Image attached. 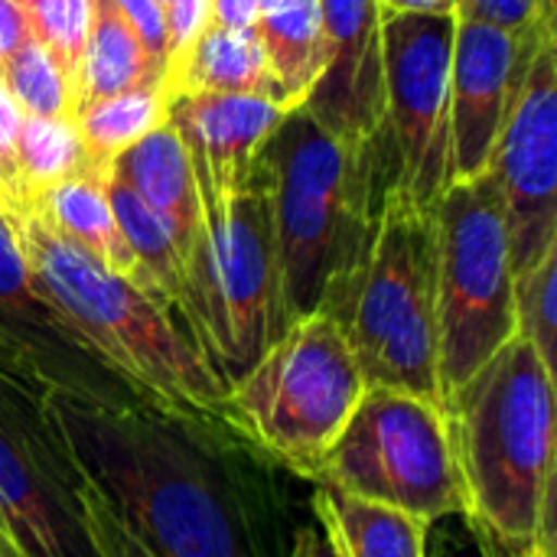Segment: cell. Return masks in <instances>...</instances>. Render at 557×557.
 I'll return each mask as SVG.
<instances>
[{
	"instance_id": "6da1fadb",
	"label": "cell",
	"mask_w": 557,
	"mask_h": 557,
	"mask_svg": "<svg viewBox=\"0 0 557 557\" xmlns=\"http://www.w3.org/2000/svg\"><path fill=\"white\" fill-rule=\"evenodd\" d=\"M85 476L150 557H287L277 467L222 418L49 395Z\"/></svg>"
},
{
	"instance_id": "7a4b0ae2",
	"label": "cell",
	"mask_w": 557,
	"mask_h": 557,
	"mask_svg": "<svg viewBox=\"0 0 557 557\" xmlns=\"http://www.w3.org/2000/svg\"><path fill=\"white\" fill-rule=\"evenodd\" d=\"M271 202L281 326L313 317L369 258L382 193L392 183L385 140H346L307 104L290 108L261 147Z\"/></svg>"
},
{
	"instance_id": "3957f363",
	"label": "cell",
	"mask_w": 557,
	"mask_h": 557,
	"mask_svg": "<svg viewBox=\"0 0 557 557\" xmlns=\"http://www.w3.org/2000/svg\"><path fill=\"white\" fill-rule=\"evenodd\" d=\"M444 411L463 519L493 557H522L555 516V369L516 333Z\"/></svg>"
},
{
	"instance_id": "277c9868",
	"label": "cell",
	"mask_w": 557,
	"mask_h": 557,
	"mask_svg": "<svg viewBox=\"0 0 557 557\" xmlns=\"http://www.w3.org/2000/svg\"><path fill=\"white\" fill-rule=\"evenodd\" d=\"M7 225L39 294L147 405L222 418L228 388L176 310L55 235L33 209Z\"/></svg>"
},
{
	"instance_id": "5b68a950",
	"label": "cell",
	"mask_w": 557,
	"mask_h": 557,
	"mask_svg": "<svg viewBox=\"0 0 557 557\" xmlns=\"http://www.w3.org/2000/svg\"><path fill=\"white\" fill-rule=\"evenodd\" d=\"M317 313L343 333L366 388H398L441 401L434 209L388 183L369 258Z\"/></svg>"
},
{
	"instance_id": "8992f818",
	"label": "cell",
	"mask_w": 557,
	"mask_h": 557,
	"mask_svg": "<svg viewBox=\"0 0 557 557\" xmlns=\"http://www.w3.org/2000/svg\"><path fill=\"white\" fill-rule=\"evenodd\" d=\"M186 258L183 323L222 385H235L284 336L271 202L258 173L248 189L199 202Z\"/></svg>"
},
{
	"instance_id": "52a82bcc",
	"label": "cell",
	"mask_w": 557,
	"mask_h": 557,
	"mask_svg": "<svg viewBox=\"0 0 557 557\" xmlns=\"http://www.w3.org/2000/svg\"><path fill=\"white\" fill-rule=\"evenodd\" d=\"M366 379L323 313L304 317L225 392L222 421L255 450L310 480L352 418Z\"/></svg>"
},
{
	"instance_id": "ba28073f",
	"label": "cell",
	"mask_w": 557,
	"mask_h": 557,
	"mask_svg": "<svg viewBox=\"0 0 557 557\" xmlns=\"http://www.w3.org/2000/svg\"><path fill=\"white\" fill-rule=\"evenodd\" d=\"M437 222V382L441 405L516 336L506 209L490 170L454 180Z\"/></svg>"
},
{
	"instance_id": "9c48e42d",
	"label": "cell",
	"mask_w": 557,
	"mask_h": 557,
	"mask_svg": "<svg viewBox=\"0 0 557 557\" xmlns=\"http://www.w3.org/2000/svg\"><path fill=\"white\" fill-rule=\"evenodd\" d=\"M307 483L401 509L428 525L463 516L444 405L398 388H366Z\"/></svg>"
},
{
	"instance_id": "30bf717a",
	"label": "cell",
	"mask_w": 557,
	"mask_h": 557,
	"mask_svg": "<svg viewBox=\"0 0 557 557\" xmlns=\"http://www.w3.org/2000/svg\"><path fill=\"white\" fill-rule=\"evenodd\" d=\"M0 529L26 557H98L85 476L49 411V392L0 366Z\"/></svg>"
},
{
	"instance_id": "8fae6325",
	"label": "cell",
	"mask_w": 557,
	"mask_h": 557,
	"mask_svg": "<svg viewBox=\"0 0 557 557\" xmlns=\"http://www.w3.org/2000/svg\"><path fill=\"white\" fill-rule=\"evenodd\" d=\"M382 20L385 121L382 140L392 160V186L434 209L450 186V59L454 13H395Z\"/></svg>"
},
{
	"instance_id": "7c38bea8",
	"label": "cell",
	"mask_w": 557,
	"mask_h": 557,
	"mask_svg": "<svg viewBox=\"0 0 557 557\" xmlns=\"http://www.w3.org/2000/svg\"><path fill=\"white\" fill-rule=\"evenodd\" d=\"M486 170L503 193L516 277L557 245V39L535 52Z\"/></svg>"
},
{
	"instance_id": "4fadbf2b",
	"label": "cell",
	"mask_w": 557,
	"mask_h": 557,
	"mask_svg": "<svg viewBox=\"0 0 557 557\" xmlns=\"http://www.w3.org/2000/svg\"><path fill=\"white\" fill-rule=\"evenodd\" d=\"M0 366L23 382L98 405H147L111 372L39 294L23 251L0 215Z\"/></svg>"
},
{
	"instance_id": "5bb4252c",
	"label": "cell",
	"mask_w": 557,
	"mask_h": 557,
	"mask_svg": "<svg viewBox=\"0 0 557 557\" xmlns=\"http://www.w3.org/2000/svg\"><path fill=\"white\" fill-rule=\"evenodd\" d=\"M552 39L529 42L493 23L457 20L454 59H450V173L454 180H467L486 170L490 153L522 88L525 72L535 52Z\"/></svg>"
},
{
	"instance_id": "9a60e30c",
	"label": "cell",
	"mask_w": 557,
	"mask_h": 557,
	"mask_svg": "<svg viewBox=\"0 0 557 557\" xmlns=\"http://www.w3.org/2000/svg\"><path fill=\"white\" fill-rule=\"evenodd\" d=\"M290 108L242 91L170 95L166 124L186 147L199 202L225 199L258 183V157Z\"/></svg>"
},
{
	"instance_id": "2e32d148",
	"label": "cell",
	"mask_w": 557,
	"mask_h": 557,
	"mask_svg": "<svg viewBox=\"0 0 557 557\" xmlns=\"http://www.w3.org/2000/svg\"><path fill=\"white\" fill-rule=\"evenodd\" d=\"M326 65L307 111L346 140H379L385 121L382 20L375 0H323Z\"/></svg>"
},
{
	"instance_id": "e0dca14e",
	"label": "cell",
	"mask_w": 557,
	"mask_h": 557,
	"mask_svg": "<svg viewBox=\"0 0 557 557\" xmlns=\"http://www.w3.org/2000/svg\"><path fill=\"white\" fill-rule=\"evenodd\" d=\"M111 170L163 219V225L173 232L183 258H189L193 242L199 235V189L196 176L186 157L183 140L170 124L153 127L147 137L131 144Z\"/></svg>"
},
{
	"instance_id": "ac0fdd59",
	"label": "cell",
	"mask_w": 557,
	"mask_h": 557,
	"mask_svg": "<svg viewBox=\"0 0 557 557\" xmlns=\"http://www.w3.org/2000/svg\"><path fill=\"white\" fill-rule=\"evenodd\" d=\"M166 91H242V95H261L271 101H281L287 108H297L287 101L281 78L274 75L264 42L255 26L248 29H225L206 23V29L196 36L189 52L170 69Z\"/></svg>"
},
{
	"instance_id": "d6986e66",
	"label": "cell",
	"mask_w": 557,
	"mask_h": 557,
	"mask_svg": "<svg viewBox=\"0 0 557 557\" xmlns=\"http://www.w3.org/2000/svg\"><path fill=\"white\" fill-rule=\"evenodd\" d=\"M108 170L111 166H91V170L46 189L26 209H33L55 235H62L65 242L88 251L95 261H101L104 268H111L114 274H121L140 287L137 261H134L131 248L124 245V235L117 228V219H114L108 193H104Z\"/></svg>"
},
{
	"instance_id": "ffe728a7",
	"label": "cell",
	"mask_w": 557,
	"mask_h": 557,
	"mask_svg": "<svg viewBox=\"0 0 557 557\" xmlns=\"http://www.w3.org/2000/svg\"><path fill=\"white\" fill-rule=\"evenodd\" d=\"M310 512L343 557H424L428 522L401 509L313 483Z\"/></svg>"
},
{
	"instance_id": "44dd1931",
	"label": "cell",
	"mask_w": 557,
	"mask_h": 557,
	"mask_svg": "<svg viewBox=\"0 0 557 557\" xmlns=\"http://www.w3.org/2000/svg\"><path fill=\"white\" fill-rule=\"evenodd\" d=\"M255 29L290 104H304L326 65L323 0H258Z\"/></svg>"
},
{
	"instance_id": "7402d4cb",
	"label": "cell",
	"mask_w": 557,
	"mask_h": 557,
	"mask_svg": "<svg viewBox=\"0 0 557 557\" xmlns=\"http://www.w3.org/2000/svg\"><path fill=\"white\" fill-rule=\"evenodd\" d=\"M104 193H108L111 212L117 219V228L124 235V245L131 248V255L137 261L140 287L183 317L186 258H183L173 232L114 170H108V176H104Z\"/></svg>"
},
{
	"instance_id": "603a6c76",
	"label": "cell",
	"mask_w": 557,
	"mask_h": 557,
	"mask_svg": "<svg viewBox=\"0 0 557 557\" xmlns=\"http://www.w3.org/2000/svg\"><path fill=\"white\" fill-rule=\"evenodd\" d=\"M157 82H166V69L108 0H95V23L75 75V108Z\"/></svg>"
},
{
	"instance_id": "cb8c5ba5",
	"label": "cell",
	"mask_w": 557,
	"mask_h": 557,
	"mask_svg": "<svg viewBox=\"0 0 557 557\" xmlns=\"http://www.w3.org/2000/svg\"><path fill=\"white\" fill-rule=\"evenodd\" d=\"M170 91L166 82L140 85L108 98H95L75 108V127L98 166H111L131 144L166 124Z\"/></svg>"
},
{
	"instance_id": "d4e9b609",
	"label": "cell",
	"mask_w": 557,
	"mask_h": 557,
	"mask_svg": "<svg viewBox=\"0 0 557 557\" xmlns=\"http://www.w3.org/2000/svg\"><path fill=\"white\" fill-rule=\"evenodd\" d=\"M98 166L75 127V117H29L20 121V176L26 206L46 189Z\"/></svg>"
},
{
	"instance_id": "484cf974",
	"label": "cell",
	"mask_w": 557,
	"mask_h": 557,
	"mask_svg": "<svg viewBox=\"0 0 557 557\" xmlns=\"http://www.w3.org/2000/svg\"><path fill=\"white\" fill-rule=\"evenodd\" d=\"M0 82L10 98L29 117H72L75 114V85L52 59V52L29 33L3 62Z\"/></svg>"
},
{
	"instance_id": "4316f807",
	"label": "cell",
	"mask_w": 557,
	"mask_h": 557,
	"mask_svg": "<svg viewBox=\"0 0 557 557\" xmlns=\"http://www.w3.org/2000/svg\"><path fill=\"white\" fill-rule=\"evenodd\" d=\"M16 7L23 10L26 29L52 52V59L75 85L78 62L95 23V0H16Z\"/></svg>"
},
{
	"instance_id": "83f0119b",
	"label": "cell",
	"mask_w": 557,
	"mask_h": 557,
	"mask_svg": "<svg viewBox=\"0 0 557 557\" xmlns=\"http://www.w3.org/2000/svg\"><path fill=\"white\" fill-rule=\"evenodd\" d=\"M516 297V333L525 336L539 356L555 369L557 343V245L529 271L512 281Z\"/></svg>"
},
{
	"instance_id": "f1b7e54d",
	"label": "cell",
	"mask_w": 557,
	"mask_h": 557,
	"mask_svg": "<svg viewBox=\"0 0 557 557\" xmlns=\"http://www.w3.org/2000/svg\"><path fill=\"white\" fill-rule=\"evenodd\" d=\"M454 16L503 26L529 42L555 36V0H454Z\"/></svg>"
},
{
	"instance_id": "f546056e",
	"label": "cell",
	"mask_w": 557,
	"mask_h": 557,
	"mask_svg": "<svg viewBox=\"0 0 557 557\" xmlns=\"http://www.w3.org/2000/svg\"><path fill=\"white\" fill-rule=\"evenodd\" d=\"M20 121L23 111L0 82V215L10 219L26 209L23 176H20Z\"/></svg>"
},
{
	"instance_id": "4dcf8cb0",
	"label": "cell",
	"mask_w": 557,
	"mask_h": 557,
	"mask_svg": "<svg viewBox=\"0 0 557 557\" xmlns=\"http://www.w3.org/2000/svg\"><path fill=\"white\" fill-rule=\"evenodd\" d=\"M85 525L98 557H150L88 483H85Z\"/></svg>"
},
{
	"instance_id": "1f68e13d",
	"label": "cell",
	"mask_w": 557,
	"mask_h": 557,
	"mask_svg": "<svg viewBox=\"0 0 557 557\" xmlns=\"http://www.w3.org/2000/svg\"><path fill=\"white\" fill-rule=\"evenodd\" d=\"M163 13H166V49H170L166 75H170V69L189 52L196 36L206 29V23H209V0H166Z\"/></svg>"
},
{
	"instance_id": "d6a6232c",
	"label": "cell",
	"mask_w": 557,
	"mask_h": 557,
	"mask_svg": "<svg viewBox=\"0 0 557 557\" xmlns=\"http://www.w3.org/2000/svg\"><path fill=\"white\" fill-rule=\"evenodd\" d=\"M121 16L124 23L140 36V42L150 49V55L166 69V13L157 0H108Z\"/></svg>"
},
{
	"instance_id": "836d02e7",
	"label": "cell",
	"mask_w": 557,
	"mask_h": 557,
	"mask_svg": "<svg viewBox=\"0 0 557 557\" xmlns=\"http://www.w3.org/2000/svg\"><path fill=\"white\" fill-rule=\"evenodd\" d=\"M287 557H343L336 552L333 539L323 532V525L317 519L310 522H297L294 535H290V548Z\"/></svg>"
},
{
	"instance_id": "e575fe53",
	"label": "cell",
	"mask_w": 557,
	"mask_h": 557,
	"mask_svg": "<svg viewBox=\"0 0 557 557\" xmlns=\"http://www.w3.org/2000/svg\"><path fill=\"white\" fill-rule=\"evenodd\" d=\"M258 20V0H209V23L225 29H248Z\"/></svg>"
},
{
	"instance_id": "d590c367",
	"label": "cell",
	"mask_w": 557,
	"mask_h": 557,
	"mask_svg": "<svg viewBox=\"0 0 557 557\" xmlns=\"http://www.w3.org/2000/svg\"><path fill=\"white\" fill-rule=\"evenodd\" d=\"M29 36L23 10L16 7V0H0V62Z\"/></svg>"
},
{
	"instance_id": "8d00e7d4",
	"label": "cell",
	"mask_w": 557,
	"mask_h": 557,
	"mask_svg": "<svg viewBox=\"0 0 557 557\" xmlns=\"http://www.w3.org/2000/svg\"><path fill=\"white\" fill-rule=\"evenodd\" d=\"M379 10L395 13H454V0H375Z\"/></svg>"
},
{
	"instance_id": "74e56055",
	"label": "cell",
	"mask_w": 557,
	"mask_h": 557,
	"mask_svg": "<svg viewBox=\"0 0 557 557\" xmlns=\"http://www.w3.org/2000/svg\"><path fill=\"white\" fill-rule=\"evenodd\" d=\"M0 557H26L16 545H13V539L0 529Z\"/></svg>"
},
{
	"instance_id": "f35d334b",
	"label": "cell",
	"mask_w": 557,
	"mask_h": 557,
	"mask_svg": "<svg viewBox=\"0 0 557 557\" xmlns=\"http://www.w3.org/2000/svg\"><path fill=\"white\" fill-rule=\"evenodd\" d=\"M157 3H160V7H166V0H157Z\"/></svg>"
}]
</instances>
